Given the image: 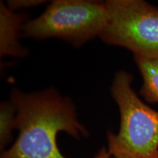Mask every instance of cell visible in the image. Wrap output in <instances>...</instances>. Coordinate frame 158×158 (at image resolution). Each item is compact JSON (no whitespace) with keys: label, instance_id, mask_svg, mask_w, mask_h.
Segmentation results:
<instances>
[{"label":"cell","instance_id":"obj_1","mask_svg":"<svg viewBox=\"0 0 158 158\" xmlns=\"http://www.w3.org/2000/svg\"><path fill=\"white\" fill-rule=\"evenodd\" d=\"M11 101L16 108L19 136L1 158H66L57 147V133L64 131L77 139L88 135L72 101L54 89L30 94L14 89Z\"/></svg>","mask_w":158,"mask_h":158},{"label":"cell","instance_id":"obj_2","mask_svg":"<svg viewBox=\"0 0 158 158\" xmlns=\"http://www.w3.org/2000/svg\"><path fill=\"white\" fill-rule=\"evenodd\" d=\"M133 76L116 73L111 92L120 112L118 134L108 132V153L114 158H158V112L144 103L132 86Z\"/></svg>","mask_w":158,"mask_h":158},{"label":"cell","instance_id":"obj_3","mask_svg":"<svg viewBox=\"0 0 158 158\" xmlns=\"http://www.w3.org/2000/svg\"><path fill=\"white\" fill-rule=\"evenodd\" d=\"M106 2L86 0H56L38 18L22 27L24 37H56L80 46L100 36L108 23Z\"/></svg>","mask_w":158,"mask_h":158},{"label":"cell","instance_id":"obj_4","mask_svg":"<svg viewBox=\"0 0 158 158\" xmlns=\"http://www.w3.org/2000/svg\"><path fill=\"white\" fill-rule=\"evenodd\" d=\"M108 23L100 37L134 56L158 58V7L142 0L106 2Z\"/></svg>","mask_w":158,"mask_h":158},{"label":"cell","instance_id":"obj_5","mask_svg":"<svg viewBox=\"0 0 158 158\" xmlns=\"http://www.w3.org/2000/svg\"><path fill=\"white\" fill-rule=\"evenodd\" d=\"M27 15L15 13L5 4L0 3V54L1 56H23L27 51L19 43L21 28L27 21Z\"/></svg>","mask_w":158,"mask_h":158},{"label":"cell","instance_id":"obj_6","mask_svg":"<svg viewBox=\"0 0 158 158\" xmlns=\"http://www.w3.org/2000/svg\"><path fill=\"white\" fill-rule=\"evenodd\" d=\"M134 60L143 78L140 93L146 101L158 103V58L134 56Z\"/></svg>","mask_w":158,"mask_h":158},{"label":"cell","instance_id":"obj_7","mask_svg":"<svg viewBox=\"0 0 158 158\" xmlns=\"http://www.w3.org/2000/svg\"><path fill=\"white\" fill-rule=\"evenodd\" d=\"M16 112L13 102H2L0 106V146L1 149L11 139L12 130L15 128Z\"/></svg>","mask_w":158,"mask_h":158},{"label":"cell","instance_id":"obj_8","mask_svg":"<svg viewBox=\"0 0 158 158\" xmlns=\"http://www.w3.org/2000/svg\"><path fill=\"white\" fill-rule=\"evenodd\" d=\"M44 2L45 1L43 0H10L7 2V7L14 11L17 9L34 7Z\"/></svg>","mask_w":158,"mask_h":158},{"label":"cell","instance_id":"obj_9","mask_svg":"<svg viewBox=\"0 0 158 158\" xmlns=\"http://www.w3.org/2000/svg\"><path fill=\"white\" fill-rule=\"evenodd\" d=\"M95 158H111V157H110V154L108 153L107 150L105 149V148H103V149H102L100 152H99Z\"/></svg>","mask_w":158,"mask_h":158}]
</instances>
